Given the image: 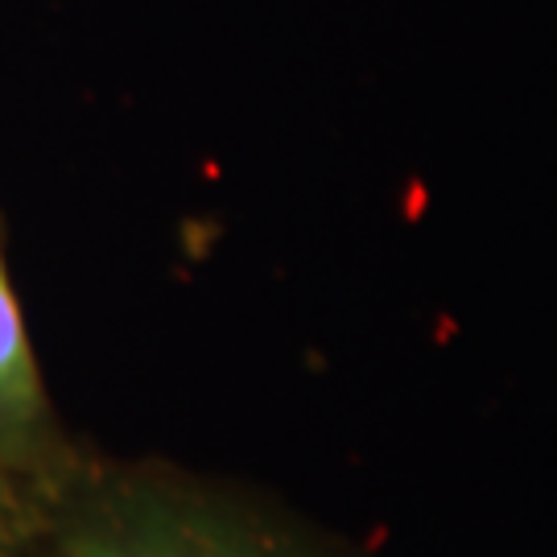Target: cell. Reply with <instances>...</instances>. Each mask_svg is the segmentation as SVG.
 Instances as JSON below:
<instances>
[{
	"label": "cell",
	"instance_id": "6da1fadb",
	"mask_svg": "<svg viewBox=\"0 0 557 557\" xmlns=\"http://www.w3.org/2000/svg\"><path fill=\"white\" fill-rule=\"evenodd\" d=\"M38 541L46 557H368L277 499L165 462H75Z\"/></svg>",
	"mask_w": 557,
	"mask_h": 557
},
{
	"label": "cell",
	"instance_id": "7a4b0ae2",
	"mask_svg": "<svg viewBox=\"0 0 557 557\" xmlns=\"http://www.w3.org/2000/svg\"><path fill=\"white\" fill-rule=\"evenodd\" d=\"M71 471L75 458L54 418L38 351L25 331V314L0 244V479L17 487L41 517V508Z\"/></svg>",
	"mask_w": 557,
	"mask_h": 557
},
{
	"label": "cell",
	"instance_id": "3957f363",
	"mask_svg": "<svg viewBox=\"0 0 557 557\" xmlns=\"http://www.w3.org/2000/svg\"><path fill=\"white\" fill-rule=\"evenodd\" d=\"M38 545V508L0 479V557H29Z\"/></svg>",
	"mask_w": 557,
	"mask_h": 557
}]
</instances>
